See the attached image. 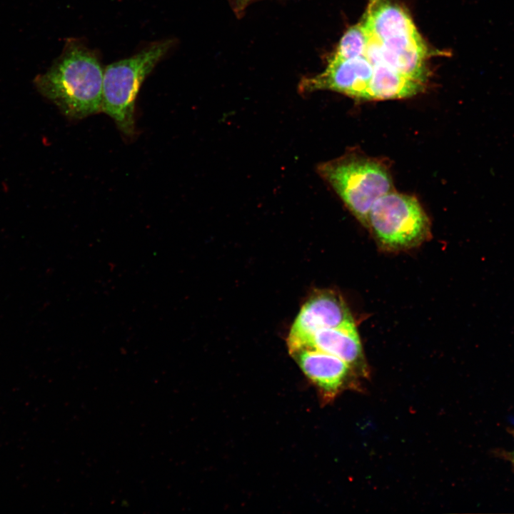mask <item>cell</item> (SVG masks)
Returning <instances> with one entry per match:
<instances>
[{
	"mask_svg": "<svg viewBox=\"0 0 514 514\" xmlns=\"http://www.w3.org/2000/svg\"><path fill=\"white\" fill-rule=\"evenodd\" d=\"M367 228L378 246L390 251L417 247L430 235L429 218L418 201L393 190L374 202Z\"/></svg>",
	"mask_w": 514,
	"mask_h": 514,
	"instance_id": "cell-4",
	"label": "cell"
},
{
	"mask_svg": "<svg viewBox=\"0 0 514 514\" xmlns=\"http://www.w3.org/2000/svg\"><path fill=\"white\" fill-rule=\"evenodd\" d=\"M354 324L341 296L332 291H318L303 306L291 327L287 340L289 352L303 348L316 331Z\"/></svg>",
	"mask_w": 514,
	"mask_h": 514,
	"instance_id": "cell-5",
	"label": "cell"
},
{
	"mask_svg": "<svg viewBox=\"0 0 514 514\" xmlns=\"http://www.w3.org/2000/svg\"><path fill=\"white\" fill-rule=\"evenodd\" d=\"M303 348H316L334 355L348 363L358 374L365 376L367 373L363 348L355 324L316 331Z\"/></svg>",
	"mask_w": 514,
	"mask_h": 514,
	"instance_id": "cell-8",
	"label": "cell"
},
{
	"mask_svg": "<svg viewBox=\"0 0 514 514\" xmlns=\"http://www.w3.org/2000/svg\"><path fill=\"white\" fill-rule=\"evenodd\" d=\"M291 355L326 400L334 398L353 377L354 370L348 363L328 353L303 348Z\"/></svg>",
	"mask_w": 514,
	"mask_h": 514,
	"instance_id": "cell-7",
	"label": "cell"
},
{
	"mask_svg": "<svg viewBox=\"0 0 514 514\" xmlns=\"http://www.w3.org/2000/svg\"><path fill=\"white\" fill-rule=\"evenodd\" d=\"M104 71L96 51L76 39L66 41L61 55L34 84L66 116L81 119L102 111Z\"/></svg>",
	"mask_w": 514,
	"mask_h": 514,
	"instance_id": "cell-1",
	"label": "cell"
},
{
	"mask_svg": "<svg viewBox=\"0 0 514 514\" xmlns=\"http://www.w3.org/2000/svg\"><path fill=\"white\" fill-rule=\"evenodd\" d=\"M509 459L511 461L513 465L514 466V451L510 453Z\"/></svg>",
	"mask_w": 514,
	"mask_h": 514,
	"instance_id": "cell-12",
	"label": "cell"
},
{
	"mask_svg": "<svg viewBox=\"0 0 514 514\" xmlns=\"http://www.w3.org/2000/svg\"><path fill=\"white\" fill-rule=\"evenodd\" d=\"M373 76L363 101L409 98L422 92L425 84L411 79L383 64L373 65Z\"/></svg>",
	"mask_w": 514,
	"mask_h": 514,
	"instance_id": "cell-9",
	"label": "cell"
},
{
	"mask_svg": "<svg viewBox=\"0 0 514 514\" xmlns=\"http://www.w3.org/2000/svg\"><path fill=\"white\" fill-rule=\"evenodd\" d=\"M258 0H228L233 12L238 18L242 16L250 4Z\"/></svg>",
	"mask_w": 514,
	"mask_h": 514,
	"instance_id": "cell-11",
	"label": "cell"
},
{
	"mask_svg": "<svg viewBox=\"0 0 514 514\" xmlns=\"http://www.w3.org/2000/svg\"><path fill=\"white\" fill-rule=\"evenodd\" d=\"M173 46L172 39L158 41L104 69L102 111L124 135L135 133V102L143 81Z\"/></svg>",
	"mask_w": 514,
	"mask_h": 514,
	"instance_id": "cell-2",
	"label": "cell"
},
{
	"mask_svg": "<svg viewBox=\"0 0 514 514\" xmlns=\"http://www.w3.org/2000/svg\"><path fill=\"white\" fill-rule=\"evenodd\" d=\"M373 72V64L364 54L349 59L331 56L323 71L301 79L298 91L304 94L328 90L363 100Z\"/></svg>",
	"mask_w": 514,
	"mask_h": 514,
	"instance_id": "cell-6",
	"label": "cell"
},
{
	"mask_svg": "<svg viewBox=\"0 0 514 514\" xmlns=\"http://www.w3.org/2000/svg\"><path fill=\"white\" fill-rule=\"evenodd\" d=\"M320 176L330 184L354 216L367 228L374 202L393 190L390 175L381 161L348 153L321 163Z\"/></svg>",
	"mask_w": 514,
	"mask_h": 514,
	"instance_id": "cell-3",
	"label": "cell"
},
{
	"mask_svg": "<svg viewBox=\"0 0 514 514\" xmlns=\"http://www.w3.org/2000/svg\"><path fill=\"white\" fill-rule=\"evenodd\" d=\"M368 39V31L361 20L346 30L331 56L340 59L359 56L364 54Z\"/></svg>",
	"mask_w": 514,
	"mask_h": 514,
	"instance_id": "cell-10",
	"label": "cell"
}]
</instances>
